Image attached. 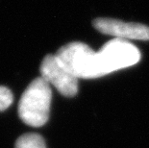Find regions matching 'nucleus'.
<instances>
[{"label": "nucleus", "instance_id": "f257e3e1", "mask_svg": "<svg viewBox=\"0 0 149 148\" xmlns=\"http://www.w3.org/2000/svg\"><path fill=\"white\" fill-rule=\"evenodd\" d=\"M55 58L63 67L78 79L98 78L108 74L100 51H93L85 43H68L58 50Z\"/></svg>", "mask_w": 149, "mask_h": 148}, {"label": "nucleus", "instance_id": "39448f33", "mask_svg": "<svg viewBox=\"0 0 149 148\" xmlns=\"http://www.w3.org/2000/svg\"><path fill=\"white\" fill-rule=\"evenodd\" d=\"M93 25L100 33L111 35L116 39L149 40V27L144 24L100 17L94 19Z\"/></svg>", "mask_w": 149, "mask_h": 148}, {"label": "nucleus", "instance_id": "0eeeda50", "mask_svg": "<svg viewBox=\"0 0 149 148\" xmlns=\"http://www.w3.org/2000/svg\"><path fill=\"white\" fill-rule=\"evenodd\" d=\"M14 102L12 91L6 87L0 86V112L7 110Z\"/></svg>", "mask_w": 149, "mask_h": 148}, {"label": "nucleus", "instance_id": "20e7f679", "mask_svg": "<svg viewBox=\"0 0 149 148\" xmlns=\"http://www.w3.org/2000/svg\"><path fill=\"white\" fill-rule=\"evenodd\" d=\"M42 78L51 84L64 96L72 97L78 91V78L63 67L55 55H46L40 65Z\"/></svg>", "mask_w": 149, "mask_h": 148}, {"label": "nucleus", "instance_id": "423d86ee", "mask_svg": "<svg viewBox=\"0 0 149 148\" xmlns=\"http://www.w3.org/2000/svg\"><path fill=\"white\" fill-rule=\"evenodd\" d=\"M15 148H46L45 141L39 134L28 133L20 136L15 141Z\"/></svg>", "mask_w": 149, "mask_h": 148}, {"label": "nucleus", "instance_id": "f03ea898", "mask_svg": "<svg viewBox=\"0 0 149 148\" xmlns=\"http://www.w3.org/2000/svg\"><path fill=\"white\" fill-rule=\"evenodd\" d=\"M52 90L42 77L34 79L22 94L18 104V115L25 124L40 127L49 118Z\"/></svg>", "mask_w": 149, "mask_h": 148}, {"label": "nucleus", "instance_id": "7ed1b4c3", "mask_svg": "<svg viewBox=\"0 0 149 148\" xmlns=\"http://www.w3.org/2000/svg\"><path fill=\"white\" fill-rule=\"evenodd\" d=\"M99 51L109 73L132 67L141 59V52L134 44L116 38L105 43Z\"/></svg>", "mask_w": 149, "mask_h": 148}]
</instances>
